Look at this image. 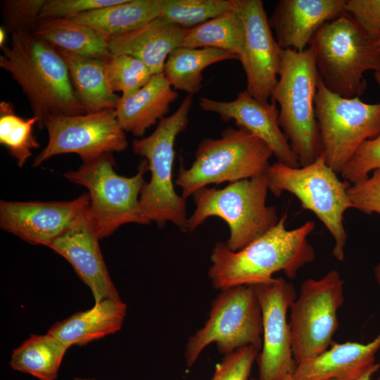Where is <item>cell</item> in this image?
I'll return each mask as SVG.
<instances>
[{
	"label": "cell",
	"mask_w": 380,
	"mask_h": 380,
	"mask_svg": "<svg viewBox=\"0 0 380 380\" xmlns=\"http://www.w3.org/2000/svg\"><path fill=\"white\" fill-rule=\"evenodd\" d=\"M268 191L265 172L222 189L202 188L193 195L196 208L188 217L186 230L194 231L210 217H220L229 228L227 246L232 251H239L279 220L276 208L266 203Z\"/></svg>",
	"instance_id": "6"
},
{
	"label": "cell",
	"mask_w": 380,
	"mask_h": 380,
	"mask_svg": "<svg viewBox=\"0 0 380 380\" xmlns=\"http://www.w3.org/2000/svg\"><path fill=\"white\" fill-rule=\"evenodd\" d=\"M250 380H259V379H256L255 378H251Z\"/></svg>",
	"instance_id": "45"
},
{
	"label": "cell",
	"mask_w": 380,
	"mask_h": 380,
	"mask_svg": "<svg viewBox=\"0 0 380 380\" xmlns=\"http://www.w3.org/2000/svg\"><path fill=\"white\" fill-rule=\"evenodd\" d=\"M68 348L48 333L32 334L13 350L9 365L13 369L39 380H55Z\"/></svg>",
	"instance_id": "28"
},
{
	"label": "cell",
	"mask_w": 380,
	"mask_h": 380,
	"mask_svg": "<svg viewBox=\"0 0 380 380\" xmlns=\"http://www.w3.org/2000/svg\"><path fill=\"white\" fill-rule=\"evenodd\" d=\"M58 50L67 65L72 85L86 113L115 109L120 96L113 92L108 84L106 61Z\"/></svg>",
	"instance_id": "25"
},
{
	"label": "cell",
	"mask_w": 380,
	"mask_h": 380,
	"mask_svg": "<svg viewBox=\"0 0 380 380\" xmlns=\"http://www.w3.org/2000/svg\"><path fill=\"white\" fill-rule=\"evenodd\" d=\"M244 42L243 24L235 4L234 9L198 26L186 29L182 46L224 50L235 54L239 60Z\"/></svg>",
	"instance_id": "29"
},
{
	"label": "cell",
	"mask_w": 380,
	"mask_h": 380,
	"mask_svg": "<svg viewBox=\"0 0 380 380\" xmlns=\"http://www.w3.org/2000/svg\"><path fill=\"white\" fill-rule=\"evenodd\" d=\"M74 380H96L93 378L75 377Z\"/></svg>",
	"instance_id": "42"
},
{
	"label": "cell",
	"mask_w": 380,
	"mask_h": 380,
	"mask_svg": "<svg viewBox=\"0 0 380 380\" xmlns=\"http://www.w3.org/2000/svg\"><path fill=\"white\" fill-rule=\"evenodd\" d=\"M178 96L163 72L155 74L134 94L120 96L115 108L117 118L125 132L142 137L148 128L165 117Z\"/></svg>",
	"instance_id": "22"
},
{
	"label": "cell",
	"mask_w": 380,
	"mask_h": 380,
	"mask_svg": "<svg viewBox=\"0 0 380 380\" xmlns=\"http://www.w3.org/2000/svg\"><path fill=\"white\" fill-rule=\"evenodd\" d=\"M262 319V351L258 357L259 380H284L296 364L286 314L296 298L293 285L283 278H272L253 285Z\"/></svg>",
	"instance_id": "14"
},
{
	"label": "cell",
	"mask_w": 380,
	"mask_h": 380,
	"mask_svg": "<svg viewBox=\"0 0 380 380\" xmlns=\"http://www.w3.org/2000/svg\"><path fill=\"white\" fill-rule=\"evenodd\" d=\"M319 77L310 46L303 51L283 50L270 101L279 106V124L300 167L313 163L322 154L315 112Z\"/></svg>",
	"instance_id": "4"
},
{
	"label": "cell",
	"mask_w": 380,
	"mask_h": 380,
	"mask_svg": "<svg viewBox=\"0 0 380 380\" xmlns=\"http://www.w3.org/2000/svg\"><path fill=\"white\" fill-rule=\"evenodd\" d=\"M121 1L122 0H46L39 18L72 19L84 13Z\"/></svg>",
	"instance_id": "37"
},
{
	"label": "cell",
	"mask_w": 380,
	"mask_h": 380,
	"mask_svg": "<svg viewBox=\"0 0 380 380\" xmlns=\"http://www.w3.org/2000/svg\"><path fill=\"white\" fill-rule=\"evenodd\" d=\"M380 334L368 343L333 342L320 355L296 365L292 380H356L373 365Z\"/></svg>",
	"instance_id": "21"
},
{
	"label": "cell",
	"mask_w": 380,
	"mask_h": 380,
	"mask_svg": "<svg viewBox=\"0 0 380 380\" xmlns=\"http://www.w3.org/2000/svg\"><path fill=\"white\" fill-rule=\"evenodd\" d=\"M265 173L269 191L274 196H279L284 191L292 194L304 209L312 212L324 224L334 240L333 255L343 261L348 239L343 215L353 208L348 195L351 184L338 177L322 154L303 167L277 161L270 164Z\"/></svg>",
	"instance_id": "7"
},
{
	"label": "cell",
	"mask_w": 380,
	"mask_h": 380,
	"mask_svg": "<svg viewBox=\"0 0 380 380\" xmlns=\"http://www.w3.org/2000/svg\"><path fill=\"white\" fill-rule=\"evenodd\" d=\"M108 84L121 96L132 95L142 88L154 75L140 60L127 55L112 56L105 62Z\"/></svg>",
	"instance_id": "32"
},
{
	"label": "cell",
	"mask_w": 380,
	"mask_h": 380,
	"mask_svg": "<svg viewBox=\"0 0 380 380\" xmlns=\"http://www.w3.org/2000/svg\"><path fill=\"white\" fill-rule=\"evenodd\" d=\"M374 274L375 280L380 289V261L374 267Z\"/></svg>",
	"instance_id": "40"
},
{
	"label": "cell",
	"mask_w": 380,
	"mask_h": 380,
	"mask_svg": "<svg viewBox=\"0 0 380 380\" xmlns=\"http://www.w3.org/2000/svg\"><path fill=\"white\" fill-rule=\"evenodd\" d=\"M6 38V30L3 26L0 27V46L1 48L5 46Z\"/></svg>",
	"instance_id": "41"
},
{
	"label": "cell",
	"mask_w": 380,
	"mask_h": 380,
	"mask_svg": "<svg viewBox=\"0 0 380 380\" xmlns=\"http://www.w3.org/2000/svg\"><path fill=\"white\" fill-rule=\"evenodd\" d=\"M159 17L190 29L234 9L235 0H157Z\"/></svg>",
	"instance_id": "31"
},
{
	"label": "cell",
	"mask_w": 380,
	"mask_h": 380,
	"mask_svg": "<svg viewBox=\"0 0 380 380\" xmlns=\"http://www.w3.org/2000/svg\"><path fill=\"white\" fill-rule=\"evenodd\" d=\"M344 281L336 270L308 279L290 307L291 350L296 365L327 350L338 327V310L344 302Z\"/></svg>",
	"instance_id": "12"
},
{
	"label": "cell",
	"mask_w": 380,
	"mask_h": 380,
	"mask_svg": "<svg viewBox=\"0 0 380 380\" xmlns=\"http://www.w3.org/2000/svg\"><path fill=\"white\" fill-rule=\"evenodd\" d=\"M1 49L0 67L26 96L39 129L51 116L86 113L56 48L32 34L15 33Z\"/></svg>",
	"instance_id": "2"
},
{
	"label": "cell",
	"mask_w": 380,
	"mask_h": 380,
	"mask_svg": "<svg viewBox=\"0 0 380 380\" xmlns=\"http://www.w3.org/2000/svg\"><path fill=\"white\" fill-rule=\"evenodd\" d=\"M258 351L248 346L224 355L210 380H248Z\"/></svg>",
	"instance_id": "35"
},
{
	"label": "cell",
	"mask_w": 380,
	"mask_h": 380,
	"mask_svg": "<svg viewBox=\"0 0 380 380\" xmlns=\"http://www.w3.org/2000/svg\"><path fill=\"white\" fill-rule=\"evenodd\" d=\"M46 0L1 1L3 27L7 32L32 34Z\"/></svg>",
	"instance_id": "33"
},
{
	"label": "cell",
	"mask_w": 380,
	"mask_h": 380,
	"mask_svg": "<svg viewBox=\"0 0 380 380\" xmlns=\"http://www.w3.org/2000/svg\"><path fill=\"white\" fill-rule=\"evenodd\" d=\"M90 203L89 194L69 201L0 202V226L21 239L49 246L83 217Z\"/></svg>",
	"instance_id": "16"
},
{
	"label": "cell",
	"mask_w": 380,
	"mask_h": 380,
	"mask_svg": "<svg viewBox=\"0 0 380 380\" xmlns=\"http://www.w3.org/2000/svg\"><path fill=\"white\" fill-rule=\"evenodd\" d=\"M380 87V73L374 74ZM380 170V134L364 141L341 170V177L351 184L367 179L369 173Z\"/></svg>",
	"instance_id": "34"
},
{
	"label": "cell",
	"mask_w": 380,
	"mask_h": 380,
	"mask_svg": "<svg viewBox=\"0 0 380 380\" xmlns=\"http://www.w3.org/2000/svg\"><path fill=\"white\" fill-rule=\"evenodd\" d=\"M198 106L204 111L219 115L224 122L233 120L238 127L257 136L270 147L277 161L291 167L300 166L280 127L279 108L274 102L258 101L244 90L230 101L201 97Z\"/></svg>",
	"instance_id": "17"
},
{
	"label": "cell",
	"mask_w": 380,
	"mask_h": 380,
	"mask_svg": "<svg viewBox=\"0 0 380 380\" xmlns=\"http://www.w3.org/2000/svg\"><path fill=\"white\" fill-rule=\"evenodd\" d=\"M159 17L157 0H122L70 20L87 25L108 39L125 34Z\"/></svg>",
	"instance_id": "26"
},
{
	"label": "cell",
	"mask_w": 380,
	"mask_h": 380,
	"mask_svg": "<svg viewBox=\"0 0 380 380\" xmlns=\"http://www.w3.org/2000/svg\"><path fill=\"white\" fill-rule=\"evenodd\" d=\"M126 312L127 305L120 298L104 299L91 309L55 323L47 333L68 348L84 346L118 331Z\"/></svg>",
	"instance_id": "23"
},
{
	"label": "cell",
	"mask_w": 380,
	"mask_h": 380,
	"mask_svg": "<svg viewBox=\"0 0 380 380\" xmlns=\"http://www.w3.org/2000/svg\"><path fill=\"white\" fill-rule=\"evenodd\" d=\"M37 122L34 116L23 119L15 113L13 104L1 101L0 144L6 147L20 167L32 156V150L40 146L33 134V127Z\"/></svg>",
	"instance_id": "30"
},
{
	"label": "cell",
	"mask_w": 380,
	"mask_h": 380,
	"mask_svg": "<svg viewBox=\"0 0 380 380\" xmlns=\"http://www.w3.org/2000/svg\"><path fill=\"white\" fill-rule=\"evenodd\" d=\"M99 239L85 214L49 246L65 258L89 287L94 304L107 298H120L103 260Z\"/></svg>",
	"instance_id": "18"
},
{
	"label": "cell",
	"mask_w": 380,
	"mask_h": 380,
	"mask_svg": "<svg viewBox=\"0 0 380 380\" xmlns=\"http://www.w3.org/2000/svg\"><path fill=\"white\" fill-rule=\"evenodd\" d=\"M185 30L158 17L125 34L108 39L109 51L112 56L134 57L154 75L160 73L170 53L182 46Z\"/></svg>",
	"instance_id": "20"
},
{
	"label": "cell",
	"mask_w": 380,
	"mask_h": 380,
	"mask_svg": "<svg viewBox=\"0 0 380 380\" xmlns=\"http://www.w3.org/2000/svg\"><path fill=\"white\" fill-rule=\"evenodd\" d=\"M192 105V95H187L172 115L158 122L153 133L132 143L133 153L147 161L151 172L139 197L143 216L159 226L171 222L183 232H187L186 199L175 190L172 168L175 143L189 124Z\"/></svg>",
	"instance_id": "5"
},
{
	"label": "cell",
	"mask_w": 380,
	"mask_h": 380,
	"mask_svg": "<svg viewBox=\"0 0 380 380\" xmlns=\"http://www.w3.org/2000/svg\"><path fill=\"white\" fill-rule=\"evenodd\" d=\"M309 46L324 86L342 97H360L367 88L365 73H380L377 41L346 12L325 23Z\"/></svg>",
	"instance_id": "3"
},
{
	"label": "cell",
	"mask_w": 380,
	"mask_h": 380,
	"mask_svg": "<svg viewBox=\"0 0 380 380\" xmlns=\"http://www.w3.org/2000/svg\"><path fill=\"white\" fill-rule=\"evenodd\" d=\"M315 112L322 154L337 174L364 141L380 134V103H367L360 97L348 99L334 94L320 77Z\"/></svg>",
	"instance_id": "11"
},
{
	"label": "cell",
	"mask_w": 380,
	"mask_h": 380,
	"mask_svg": "<svg viewBox=\"0 0 380 380\" xmlns=\"http://www.w3.org/2000/svg\"><path fill=\"white\" fill-rule=\"evenodd\" d=\"M348 195L353 208L365 214H380V170L373 171L367 179L350 184Z\"/></svg>",
	"instance_id": "36"
},
{
	"label": "cell",
	"mask_w": 380,
	"mask_h": 380,
	"mask_svg": "<svg viewBox=\"0 0 380 380\" xmlns=\"http://www.w3.org/2000/svg\"><path fill=\"white\" fill-rule=\"evenodd\" d=\"M44 128L48 132V143L34 158V167L57 155L77 153L86 163L105 153L123 151L128 146L115 109L53 115L46 120Z\"/></svg>",
	"instance_id": "13"
},
{
	"label": "cell",
	"mask_w": 380,
	"mask_h": 380,
	"mask_svg": "<svg viewBox=\"0 0 380 380\" xmlns=\"http://www.w3.org/2000/svg\"><path fill=\"white\" fill-rule=\"evenodd\" d=\"M57 49L107 61L112 56L108 39L84 24L66 18L40 19L32 33Z\"/></svg>",
	"instance_id": "24"
},
{
	"label": "cell",
	"mask_w": 380,
	"mask_h": 380,
	"mask_svg": "<svg viewBox=\"0 0 380 380\" xmlns=\"http://www.w3.org/2000/svg\"><path fill=\"white\" fill-rule=\"evenodd\" d=\"M287 214L270 231L243 248L232 251L218 241L210 255L208 276L212 286L220 291L241 285H253L272 279L283 271L293 279L298 271L315 259L308 237L315 223L309 220L292 229L286 228Z\"/></svg>",
	"instance_id": "1"
},
{
	"label": "cell",
	"mask_w": 380,
	"mask_h": 380,
	"mask_svg": "<svg viewBox=\"0 0 380 380\" xmlns=\"http://www.w3.org/2000/svg\"><path fill=\"white\" fill-rule=\"evenodd\" d=\"M273 153L248 130L228 127L219 138L201 140L189 167H180L175 184L185 199L210 184L251 179L264 173Z\"/></svg>",
	"instance_id": "8"
},
{
	"label": "cell",
	"mask_w": 380,
	"mask_h": 380,
	"mask_svg": "<svg viewBox=\"0 0 380 380\" xmlns=\"http://www.w3.org/2000/svg\"><path fill=\"white\" fill-rule=\"evenodd\" d=\"M234 59L239 58L224 50L180 46L170 53L163 72L175 90L193 96L201 89L205 68L217 62Z\"/></svg>",
	"instance_id": "27"
},
{
	"label": "cell",
	"mask_w": 380,
	"mask_h": 380,
	"mask_svg": "<svg viewBox=\"0 0 380 380\" xmlns=\"http://www.w3.org/2000/svg\"><path fill=\"white\" fill-rule=\"evenodd\" d=\"M262 319L253 285L221 290L213 300L204 325L188 339L184 356L191 367L202 351L215 343L226 355L248 346L262 348Z\"/></svg>",
	"instance_id": "10"
},
{
	"label": "cell",
	"mask_w": 380,
	"mask_h": 380,
	"mask_svg": "<svg viewBox=\"0 0 380 380\" xmlns=\"http://www.w3.org/2000/svg\"><path fill=\"white\" fill-rule=\"evenodd\" d=\"M114 166L112 153H108L64 174L67 179L89 190L90 203L86 218L99 239L125 224H149L139 204L144 175L148 170L147 161L144 159L136 175L130 177L118 175Z\"/></svg>",
	"instance_id": "9"
},
{
	"label": "cell",
	"mask_w": 380,
	"mask_h": 380,
	"mask_svg": "<svg viewBox=\"0 0 380 380\" xmlns=\"http://www.w3.org/2000/svg\"><path fill=\"white\" fill-rule=\"evenodd\" d=\"M345 11L374 39L380 37V0H346Z\"/></svg>",
	"instance_id": "38"
},
{
	"label": "cell",
	"mask_w": 380,
	"mask_h": 380,
	"mask_svg": "<svg viewBox=\"0 0 380 380\" xmlns=\"http://www.w3.org/2000/svg\"><path fill=\"white\" fill-rule=\"evenodd\" d=\"M242 20L245 42L239 61L246 77L247 91L267 102L278 81L283 49L278 44L261 0H235Z\"/></svg>",
	"instance_id": "15"
},
{
	"label": "cell",
	"mask_w": 380,
	"mask_h": 380,
	"mask_svg": "<svg viewBox=\"0 0 380 380\" xmlns=\"http://www.w3.org/2000/svg\"><path fill=\"white\" fill-rule=\"evenodd\" d=\"M379 369L380 363L374 364L362 376L356 380H372V375ZM376 380H380V376Z\"/></svg>",
	"instance_id": "39"
},
{
	"label": "cell",
	"mask_w": 380,
	"mask_h": 380,
	"mask_svg": "<svg viewBox=\"0 0 380 380\" xmlns=\"http://www.w3.org/2000/svg\"><path fill=\"white\" fill-rule=\"evenodd\" d=\"M377 43H378L379 47V49H380V37H379V39H378Z\"/></svg>",
	"instance_id": "44"
},
{
	"label": "cell",
	"mask_w": 380,
	"mask_h": 380,
	"mask_svg": "<svg viewBox=\"0 0 380 380\" xmlns=\"http://www.w3.org/2000/svg\"><path fill=\"white\" fill-rule=\"evenodd\" d=\"M284 380H292L291 379V375H289L287 376H286Z\"/></svg>",
	"instance_id": "43"
},
{
	"label": "cell",
	"mask_w": 380,
	"mask_h": 380,
	"mask_svg": "<svg viewBox=\"0 0 380 380\" xmlns=\"http://www.w3.org/2000/svg\"><path fill=\"white\" fill-rule=\"evenodd\" d=\"M346 0H280L269 18L283 50H305L327 22L344 13Z\"/></svg>",
	"instance_id": "19"
}]
</instances>
